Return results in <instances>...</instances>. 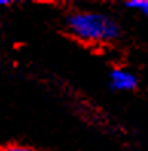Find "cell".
<instances>
[{"mask_svg": "<svg viewBox=\"0 0 148 151\" xmlns=\"http://www.w3.org/2000/svg\"><path fill=\"white\" fill-rule=\"evenodd\" d=\"M64 28L85 43H111L121 38L122 28L116 19L96 11H72L64 17Z\"/></svg>", "mask_w": 148, "mask_h": 151, "instance_id": "6da1fadb", "label": "cell"}, {"mask_svg": "<svg viewBox=\"0 0 148 151\" xmlns=\"http://www.w3.org/2000/svg\"><path fill=\"white\" fill-rule=\"evenodd\" d=\"M11 2H6V0H0V6H8Z\"/></svg>", "mask_w": 148, "mask_h": 151, "instance_id": "5b68a950", "label": "cell"}, {"mask_svg": "<svg viewBox=\"0 0 148 151\" xmlns=\"http://www.w3.org/2000/svg\"><path fill=\"white\" fill-rule=\"evenodd\" d=\"M0 151H43L34 147H28V145H17V144H11V145H5L0 148Z\"/></svg>", "mask_w": 148, "mask_h": 151, "instance_id": "277c9868", "label": "cell"}, {"mask_svg": "<svg viewBox=\"0 0 148 151\" xmlns=\"http://www.w3.org/2000/svg\"><path fill=\"white\" fill-rule=\"evenodd\" d=\"M139 86V78L131 70L115 67L108 72V87L113 92H133Z\"/></svg>", "mask_w": 148, "mask_h": 151, "instance_id": "7a4b0ae2", "label": "cell"}, {"mask_svg": "<svg viewBox=\"0 0 148 151\" xmlns=\"http://www.w3.org/2000/svg\"><path fill=\"white\" fill-rule=\"evenodd\" d=\"M124 6L127 8V9L141 12L144 17L148 19V0H130V2L124 3Z\"/></svg>", "mask_w": 148, "mask_h": 151, "instance_id": "3957f363", "label": "cell"}]
</instances>
